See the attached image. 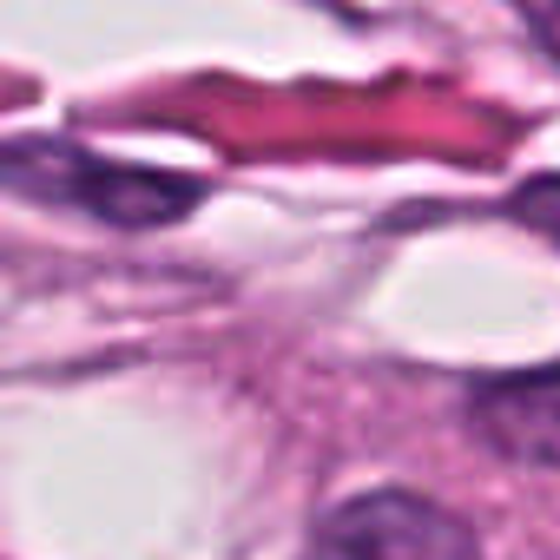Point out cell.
<instances>
[{
    "label": "cell",
    "instance_id": "obj_1",
    "mask_svg": "<svg viewBox=\"0 0 560 560\" xmlns=\"http://www.w3.org/2000/svg\"><path fill=\"white\" fill-rule=\"evenodd\" d=\"M0 185L8 191H27L40 205H67V211H86L100 224H119V231H152V224H172L185 218L205 185L185 178V172H145V165H113L100 152H80L67 139H27V145H0Z\"/></svg>",
    "mask_w": 560,
    "mask_h": 560
},
{
    "label": "cell",
    "instance_id": "obj_2",
    "mask_svg": "<svg viewBox=\"0 0 560 560\" xmlns=\"http://www.w3.org/2000/svg\"><path fill=\"white\" fill-rule=\"evenodd\" d=\"M304 560H481V540L435 494L370 488L317 514Z\"/></svg>",
    "mask_w": 560,
    "mask_h": 560
},
{
    "label": "cell",
    "instance_id": "obj_3",
    "mask_svg": "<svg viewBox=\"0 0 560 560\" xmlns=\"http://www.w3.org/2000/svg\"><path fill=\"white\" fill-rule=\"evenodd\" d=\"M468 429L501 462L560 468V363L475 383L468 389Z\"/></svg>",
    "mask_w": 560,
    "mask_h": 560
},
{
    "label": "cell",
    "instance_id": "obj_4",
    "mask_svg": "<svg viewBox=\"0 0 560 560\" xmlns=\"http://www.w3.org/2000/svg\"><path fill=\"white\" fill-rule=\"evenodd\" d=\"M514 218L560 244V178H527V185L514 191Z\"/></svg>",
    "mask_w": 560,
    "mask_h": 560
},
{
    "label": "cell",
    "instance_id": "obj_5",
    "mask_svg": "<svg viewBox=\"0 0 560 560\" xmlns=\"http://www.w3.org/2000/svg\"><path fill=\"white\" fill-rule=\"evenodd\" d=\"M514 8H521L527 34L540 40V54H553V60H560V0H514Z\"/></svg>",
    "mask_w": 560,
    "mask_h": 560
}]
</instances>
